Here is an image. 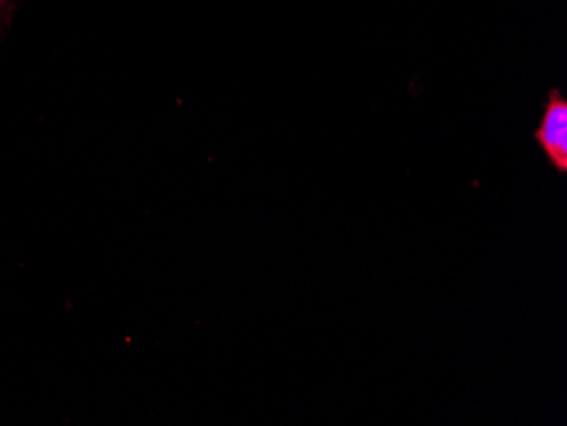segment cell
<instances>
[{
    "instance_id": "1",
    "label": "cell",
    "mask_w": 567,
    "mask_h": 426,
    "mask_svg": "<svg viewBox=\"0 0 567 426\" xmlns=\"http://www.w3.org/2000/svg\"><path fill=\"white\" fill-rule=\"evenodd\" d=\"M534 139L559 174L567 172V101L559 89L547 95L543 120L535 129Z\"/></svg>"
},
{
    "instance_id": "2",
    "label": "cell",
    "mask_w": 567,
    "mask_h": 426,
    "mask_svg": "<svg viewBox=\"0 0 567 426\" xmlns=\"http://www.w3.org/2000/svg\"><path fill=\"white\" fill-rule=\"evenodd\" d=\"M12 6H14V0H0V30L4 28L9 15H11Z\"/></svg>"
}]
</instances>
